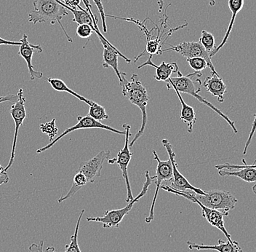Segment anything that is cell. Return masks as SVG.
I'll use <instances>...</instances> for the list:
<instances>
[{
  "label": "cell",
  "instance_id": "277c9868",
  "mask_svg": "<svg viewBox=\"0 0 256 252\" xmlns=\"http://www.w3.org/2000/svg\"><path fill=\"white\" fill-rule=\"evenodd\" d=\"M145 173L146 181L144 182L142 192L132 201L129 202L126 207L120 208V209L104 211V215L102 217L100 216V217H87V221L102 223L104 228H118L119 227L120 223L124 219V216L131 211L134 203L138 201L139 199L142 198L146 193L152 181L155 180V176H152V177L150 176L148 171H146Z\"/></svg>",
  "mask_w": 256,
  "mask_h": 252
},
{
  "label": "cell",
  "instance_id": "8fae6325",
  "mask_svg": "<svg viewBox=\"0 0 256 252\" xmlns=\"http://www.w3.org/2000/svg\"><path fill=\"white\" fill-rule=\"evenodd\" d=\"M168 51H174V52L178 53L186 59L194 57L202 58L207 62L208 67L210 69L211 73L218 75L216 71L215 67L212 63L209 53L206 51L199 41L183 42L176 46H170L169 48L162 51V53L168 52Z\"/></svg>",
  "mask_w": 256,
  "mask_h": 252
},
{
  "label": "cell",
  "instance_id": "ffe728a7",
  "mask_svg": "<svg viewBox=\"0 0 256 252\" xmlns=\"http://www.w3.org/2000/svg\"><path fill=\"white\" fill-rule=\"evenodd\" d=\"M180 100V104H182V112H180V120L186 123L187 126V130L190 134H192L194 129V125L196 123V118L195 111L194 110L193 107L191 106L188 105L182 98V95L177 91L174 90Z\"/></svg>",
  "mask_w": 256,
  "mask_h": 252
},
{
  "label": "cell",
  "instance_id": "603a6c76",
  "mask_svg": "<svg viewBox=\"0 0 256 252\" xmlns=\"http://www.w3.org/2000/svg\"><path fill=\"white\" fill-rule=\"evenodd\" d=\"M88 181L86 176L82 173L76 171V174L74 176L73 184L71 189L64 196H62L58 200L59 203H62L64 200H68L70 197H73L80 189L82 188L84 186L87 185Z\"/></svg>",
  "mask_w": 256,
  "mask_h": 252
},
{
  "label": "cell",
  "instance_id": "f1b7e54d",
  "mask_svg": "<svg viewBox=\"0 0 256 252\" xmlns=\"http://www.w3.org/2000/svg\"><path fill=\"white\" fill-rule=\"evenodd\" d=\"M94 33H95V29L87 24H82L78 25L76 35L82 39H89Z\"/></svg>",
  "mask_w": 256,
  "mask_h": 252
},
{
  "label": "cell",
  "instance_id": "4316f807",
  "mask_svg": "<svg viewBox=\"0 0 256 252\" xmlns=\"http://www.w3.org/2000/svg\"><path fill=\"white\" fill-rule=\"evenodd\" d=\"M88 115L98 122L108 119V115H107L103 106L99 105L98 104L94 102H92V105L90 106Z\"/></svg>",
  "mask_w": 256,
  "mask_h": 252
},
{
  "label": "cell",
  "instance_id": "ac0fdd59",
  "mask_svg": "<svg viewBox=\"0 0 256 252\" xmlns=\"http://www.w3.org/2000/svg\"><path fill=\"white\" fill-rule=\"evenodd\" d=\"M152 56H150L146 62L138 66V69L142 68L146 66H152V67L156 68V75H155V79L158 81H167L171 75L174 73H177L178 72V67L176 62H171V63H166V62H162L160 66L156 65L152 62Z\"/></svg>",
  "mask_w": 256,
  "mask_h": 252
},
{
  "label": "cell",
  "instance_id": "7c38bea8",
  "mask_svg": "<svg viewBox=\"0 0 256 252\" xmlns=\"http://www.w3.org/2000/svg\"><path fill=\"white\" fill-rule=\"evenodd\" d=\"M122 126L124 129V132H126V135H124L126 136V143H124L123 148L118 152L116 158H115V163H118V166H119L122 173V177L124 178V181H126L128 192L126 201L129 203L134 199L128 172V165H129L132 155H134L130 150V147H129L130 137L132 136V134L130 133L131 126L130 125L124 123Z\"/></svg>",
  "mask_w": 256,
  "mask_h": 252
},
{
  "label": "cell",
  "instance_id": "83f0119b",
  "mask_svg": "<svg viewBox=\"0 0 256 252\" xmlns=\"http://www.w3.org/2000/svg\"><path fill=\"white\" fill-rule=\"evenodd\" d=\"M186 61L194 72H202L208 67L207 62L202 58H191V59H187Z\"/></svg>",
  "mask_w": 256,
  "mask_h": 252
},
{
  "label": "cell",
  "instance_id": "7402d4cb",
  "mask_svg": "<svg viewBox=\"0 0 256 252\" xmlns=\"http://www.w3.org/2000/svg\"><path fill=\"white\" fill-rule=\"evenodd\" d=\"M48 83L50 84L52 88H54L56 91H58V92H66L68 94L72 95V96L76 97V99L82 101L88 105L91 106L92 104V101L89 100V99H86L84 96H81V95L78 94V93L74 91L73 90L70 89L68 86H66L63 80L60 79H57V78H49L47 79Z\"/></svg>",
  "mask_w": 256,
  "mask_h": 252
},
{
  "label": "cell",
  "instance_id": "4fadbf2b",
  "mask_svg": "<svg viewBox=\"0 0 256 252\" xmlns=\"http://www.w3.org/2000/svg\"><path fill=\"white\" fill-rule=\"evenodd\" d=\"M110 150H102L94 158L80 164L78 172L82 173L87 178L88 183L95 182L96 179L100 177L104 161L110 156Z\"/></svg>",
  "mask_w": 256,
  "mask_h": 252
},
{
  "label": "cell",
  "instance_id": "f35d334b",
  "mask_svg": "<svg viewBox=\"0 0 256 252\" xmlns=\"http://www.w3.org/2000/svg\"><path fill=\"white\" fill-rule=\"evenodd\" d=\"M158 5H159V12L161 13L163 9V6H164V2L163 0H158Z\"/></svg>",
  "mask_w": 256,
  "mask_h": 252
},
{
  "label": "cell",
  "instance_id": "836d02e7",
  "mask_svg": "<svg viewBox=\"0 0 256 252\" xmlns=\"http://www.w3.org/2000/svg\"><path fill=\"white\" fill-rule=\"evenodd\" d=\"M62 6H66L73 9H76L80 6L82 0H57Z\"/></svg>",
  "mask_w": 256,
  "mask_h": 252
},
{
  "label": "cell",
  "instance_id": "9c48e42d",
  "mask_svg": "<svg viewBox=\"0 0 256 252\" xmlns=\"http://www.w3.org/2000/svg\"><path fill=\"white\" fill-rule=\"evenodd\" d=\"M162 144L167 150L169 159L172 165L174 177H172V181H171L170 185H169V187L176 189V190L180 191V192H186L187 190H190L193 191L195 193L200 194V195H204L206 191L194 187L191 183L188 181V179L179 171L177 163L176 161V154L172 150V146L170 142L168 139H164L162 140Z\"/></svg>",
  "mask_w": 256,
  "mask_h": 252
},
{
  "label": "cell",
  "instance_id": "8d00e7d4",
  "mask_svg": "<svg viewBox=\"0 0 256 252\" xmlns=\"http://www.w3.org/2000/svg\"><path fill=\"white\" fill-rule=\"evenodd\" d=\"M3 45H6V46H20L22 45V42L9 41V40H6L0 38V46H3Z\"/></svg>",
  "mask_w": 256,
  "mask_h": 252
},
{
  "label": "cell",
  "instance_id": "8992f818",
  "mask_svg": "<svg viewBox=\"0 0 256 252\" xmlns=\"http://www.w3.org/2000/svg\"><path fill=\"white\" fill-rule=\"evenodd\" d=\"M161 188L164 190L167 191L170 193L176 194V195H180V196L184 197V198L193 202V203H196L202 209V215L203 217L206 219L214 227H216L222 231V232L226 237L227 240L231 243H234V240H232V235L228 233L227 229L225 227V222H224V216H227L228 213L223 212V211H217V210L211 209V208H208L200 203L192 195L191 192L186 191V192H180V191L176 190L171 188L169 186H161Z\"/></svg>",
  "mask_w": 256,
  "mask_h": 252
},
{
  "label": "cell",
  "instance_id": "ab89813d",
  "mask_svg": "<svg viewBox=\"0 0 256 252\" xmlns=\"http://www.w3.org/2000/svg\"><path fill=\"white\" fill-rule=\"evenodd\" d=\"M216 5V0H210V6H215Z\"/></svg>",
  "mask_w": 256,
  "mask_h": 252
},
{
  "label": "cell",
  "instance_id": "7a4b0ae2",
  "mask_svg": "<svg viewBox=\"0 0 256 252\" xmlns=\"http://www.w3.org/2000/svg\"><path fill=\"white\" fill-rule=\"evenodd\" d=\"M178 76L176 78H170L169 79L166 81V87L168 90L174 89L177 90L180 94H186L191 95L192 96L198 99L202 104H204L207 107L214 110L217 113L219 116L224 118L227 122L228 125L231 126L232 131L234 134H238V130L236 126H235V123L230 120L228 117H227L224 112L215 107L214 104L208 102L207 99H204L203 96H200L199 92L200 91V87L196 88L192 78L193 77H202V72H194V73L190 74L186 76H183L180 72H177Z\"/></svg>",
  "mask_w": 256,
  "mask_h": 252
},
{
  "label": "cell",
  "instance_id": "d6a6232c",
  "mask_svg": "<svg viewBox=\"0 0 256 252\" xmlns=\"http://www.w3.org/2000/svg\"><path fill=\"white\" fill-rule=\"evenodd\" d=\"M250 131V134L248 135V138L247 141H246V145H244V150H243V155H246L247 154L248 147H249L250 144L252 142V137H254V134H255L256 131V113L254 115V121H252V126H251Z\"/></svg>",
  "mask_w": 256,
  "mask_h": 252
},
{
  "label": "cell",
  "instance_id": "9a60e30c",
  "mask_svg": "<svg viewBox=\"0 0 256 252\" xmlns=\"http://www.w3.org/2000/svg\"><path fill=\"white\" fill-rule=\"evenodd\" d=\"M20 42H22V45H20V48H19L18 54L26 62L28 73L30 75V79L32 80H34L35 78L40 79V78H42L43 73L42 72L36 71L34 70V67L32 64V58H33L35 51H38V53L42 52V48L40 45L31 44L28 41V36L26 34H24Z\"/></svg>",
  "mask_w": 256,
  "mask_h": 252
},
{
  "label": "cell",
  "instance_id": "6da1fadb",
  "mask_svg": "<svg viewBox=\"0 0 256 252\" xmlns=\"http://www.w3.org/2000/svg\"><path fill=\"white\" fill-rule=\"evenodd\" d=\"M126 73L121 72L122 82L120 86L122 88V94L130 101V102L136 105L140 109L142 115V123L140 129L136 134L135 137L130 142L129 147H132L136 141L143 136L146 127L147 120V105H148V93L145 87L143 86L138 75L132 74L131 76L130 81L126 79Z\"/></svg>",
  "mask_w": 256,
  "mask_h": 252
},
{
  "label": "cell",
  "instance_id": "44dd1931",
  "mask_svg": "<svg viewBox=\"0 0 256 252\" xmlns=\"http://www.w3.org/2000/svg\"><path fill=\"white\" fill-rule=\"evenodd\" d=\"M218 174L222 177L236 176L246 182L252 183L256 181V168H241L235 171H227L226 169L219 170Z\"/></svg>",
  "mask_w": 256,
  "mask_h": 252
},
{
  "label": "cell",
  "instance_id": "52a82bcc",
  "mask_svg": "<svg viewBox=\"0 0 256 252\" xmlns=\"http://www.w3.org/2000/svg\"><path fill=\"white\" fill-rule=\"evenodd\" d=\"M78 123H76V125L67 128L64 133H62L60 136L56 138V139H54V140H52V142L50 143V144H48L47 145L42 147V148L38 149V150H36V153H41V152L49 150V149H50L54 144H56V143L58 142L59 140H60L62 138H64V136H66L67 134H70V133L74 132V131H78V130L98 128V129L106 130V131H111V132L115 133V134L126 135L124 131H119V130L116 129V128H114L111 126L103 124L102 122H98L97 121V120H94V118H91L89 115H87V116L84 117L81 116V115H78Z\"/></svg>",
  "mask_w": 256,
  "mask_h": 252
},
{
  "label": "cell",
  "instance_id": "d4e9b609",
  "mask_svg": "<svg viewBox=\"0 0 256 252\" xmlns=\"http://www.w3.org/2000/svg\"><path fill=\"white\" fill-rule=\"evenodd\" d=\"M84 211H86V210L82 209L80 213L76 227H75L74 233L72 235L71 241H70V244L66 245L65 252H82L80 250L79 243H78V233H79L80 222H81L82 218Z\"/></svg>",
  "mask_w": 256,
  "mask_h": 252
},
{
  "label": "cell",
  "instance_id": "2e32d148",
  "mask_svg": "<svg viewBox=\"0 0 256 252\" xmlns=\"http://www.w3.org/2000/svg\"><path fill=\"white\" fill-rule=\"evenodd\" d=\"M203 86L206 88L208 93L217 98L218 102H224V94L226 92V86L219 75L211 73L210 76L206 78L203 83Z\"/></svg>",
  "mask_w": 256,
  "mask_h": 252
},
{
  "label": "cell",
  "instance_id": "1f68e13d",
  "mask_svg": "<svg viewBox=\"0 0 256 252\" xmlns=\"http://www.w3.org/2000/svg\"><path fill=\"white\" fill-rule=\"evenodd\" d=\"M92 1L95 3L96 7H97L98 10L99 14H100V16H102V28H103V31L104 33H106L107 27L106 23V15L105 12H104L103 3H102V0H92Z\"/></svg>",
  "mask_w": 256,
  "mask_h": 252
},
{
  "label": "cell",
  "instance_id": "60d3db41",
  "mask_svg": "<svg viewBox=\"0 0 256 252\" xmlns=\"http://www.w3.org/2000/svg\"><path fill=\"white\" fill-rule=\"evenodd\" d=\"M252 192L256 195V184L255 185L252 186Z\"/></svg>",
  "mask_w": 256,
  "mask_h": 252
},
{
  "label": "cell",
  "instance_id": "5b68a950",
  "mask_svg": "<svg viewBox=\"0 0 256 252\" xmlns=\"http://www.w3.org/2000/svg\"><path fill=\"white\" fill-rule=\"evenodd\" d=\"M191 194L200 203L211 209L228 213L234 209L238 200L228 191L212 189L206 191L204 195H200L192 191Z\"/></svg>",
  "mask_w": 256,
  "mask_h": 252
},
{
  "label": "cell",
  "instance_id": "ba28073f",
  "mask_svg": "<svg viewBox=\"0 0 256 252\" xmlns=\"http://www.w3.org/2000/svg\"><path fill=\"white\" fill-rule=\"evenodd\" d=\"M154 155V160L158 162V166L156 169V176H155V180H156V190H155L153 200H152V205L150 207V214L145 219L146 223H151L154 219V206L156 203V198H158L159 189L161 187L162 183L164 181L172 180L174 177V173H172V165L170 160L168 159L167 160H160L159 156L156 151L153 150L152 152Z\"/></svg>",
  "mask_w": 256,
  "mask_h": 252
},
{
  "label": "cell",
  "instance_id": "5bb4252c",
  "mask_svg": "<svg viewBox=\"0 0 256 252\" xmlns=\"http://www.w3.org/2000/svg\"><path fill=\"white\" fill-rule=\"evenodd\" d=\"M99 40H100V42L103 45L104 47V62L102 66L105 69L112 67L115 74H116V76H118L120 83L122 82V78L121 72L120 71L119 68H118V56H120V57L124 59L128 64L130 63L131 60L123 55L114 46H112L111 43L106 39L104 37L103 38H99Z\"/></svg>",
  "mask_w": 256,
  "mask_h": 252
},
{
  "label": "cell",
  "instance_id": "b9f144b4",
  "mask_svg": "<svg viewBox=\"0 0 256 252\" xmlns=\"http://www.w3.org/2000/svg\"><path fill=\"white\" fill-rule=\"evenodd\" d=\"M4 167H2V165H0V174L4 171Z\"/></svg>",
  "mask_w": 256,
  "mask_h": 252
},
{
  "label": "cell",
  "instance_id": "f546056e",
  "mask_svg": "<svg viewBox=\"0 0 256 252\" xmlns=\"http://www.w3.org/2000/svg\"><path fill=\"white\" fill-rule=\"evenodd\" d=\"M242 161L243 163H244V165H242V166H240V165L230 164V163H224V164L216 165L215 167L216 169L218 170V171L219 170L223 169L231 170L232 171V170L240 169V168H256V160L255 161V163H254V164L251 165H248L244 159H242Z\"/></svg>",
  "mask_w": 256,
  "mask_h": 252
},
{
  "label": "cell",
  "instance_id": "e0dca14e",
  "mask_svg": "<svg viewBox=\"0 0 256 252\" xmlns=\"http://www.w3.org/2000/svg\"><path fill=\"white\" fill-rule=\"evenodd\" d=\"M187 245H188V248L190 250L196 249V250H214L218 252H242L241 247L239 243L236 241L231 243V242L224 241L222 239H219L218 240V244L216 245H204V244H196L188 240L187 241Z\"/></svg>",
  "mask_w": 256,
  "mask_h": 252
},
{
  "label": "cell",
  "instance_id": "74e56055",
  "mask_svg": "<svg viewBox=\"0 0 256 252\" xmlns=\"http://www.w3.org/2000/svg\"><path fill=\"white\" fill-rule=\"evenodd\" d=\"M9 176H8L7 171H3L0 174V186L2 185V184H8L9 182Z\"/></svg>",
  "mask_w": 256,
  "mask_h": 252
},
{
  "label": "cell",
  "instance_id": "cb8c5ba5",
  "mask_svg": "<svg viewBox=\"0 0 256 252\" xmlns=\"http://www.w3.org/2000/svg\"><path fill=\"white\" fill-rule=\"evenodd\" d=\"M66 8L67 10H70V11L73 14L74 19H72V22H75L78 25H82V24H87V25L90 26L92 28H94V20H92V16L88 12L87 9H83L81 6H80L79 9H73L64 6Z\"/></svg>",
  "mask_w": 256,
  "mask_h": 252
},
{
  "label": "cell",
  "instance_id": "30bf717a",
  "mask_svg": "<svg viewBox=\"0 0 256 252\" xmlns=\"http://www.w3.org/2000/svg\"><path fill=\"white\" fill-rule=\"evenodd\" d=\"M26 99L24 96V90L20 88L18 94V99L15 104L11 106L10 115L15 123V132H14V141H12V152L8 166L4 168V171H7L12 167L16 156V144H17L18 135L19 129L23 124L24 120L26 118V111L25 107Z\"/></svg>",
  "mask_w": 256,
  "mask_h": 252
},
{
  "label": "cell",
  "instance_id": "d590c367",
  "mask_svg": "<svg viewBox=\"0 0 256 252\" xmlns=\"http://www.w3.org/2000/svg\"><path fill=\"white\" fill-rule=\"evenodd\" d=\"M18 99V95L9 94L7 96H0V104L8 102L15 103Z\"/></svg>",
  "mask_w": 256,
  "mask_h": 252
},
{
  "label": "cell",
  "instance_id": "4dcf8cb0",
  "mask_svg": "<svg viewBox=\"0 0 256 252\" xmlns=\"http://www.w3.org/2000/svg\"><path fill=\"white\" fill-rule=\"evenodd\" d=\"M28 252H56V248L52 246H50L48 247L47 248H44V240H41L39 244L32 243V244L28 247Z\"/></svg>",
  "mask_w": 256,
  "mask_h": 252
},
{
  "label": "cell",
  "instance_id": "e575fe53",
  "mask_svg": "<svg viewBox=\"0 0 256 252\" xmlns=\"http://www.w3.org/2000/svg\"><path fill=\"white\" fill-rule=\"evenodd\" d=\"M55 120V119H54V120H52V121H51L50 123L44 124V126L48 128V131L46 132V134H48V136H50V140H52V138H54V136H55V135L52 134V132L55 134H57L58 128L56 127Z\"/></svg>",
  "mask_w": 256,
  "mask_h": 252
},
{
  "label": "cell",
  "instance_id": "3957f363",
  "mask_svg": "<svg viewBox=\"0 0 256 252\" xmlns=\"http://www.w3.org/2000/svg\"><path fill=\"white\" fill-rule=\"evenodd\" d=\"M33 6V11L28 14V22L34 24L49 22L52 25L58 23L67 40L70 43L73 42L60 22L64 16H68L66 8L64 7L57 0H34Z\"/></svg>",
  "mask_w": 256,
  "mask_h": 252
},
{
  "label": "cell",
  "instance_id": "d6986e66",
  "mask_svg": "<svg viewBox=\"0 0 256 252\" xmlns=\"http://www.w3.org/2000/svg\"><path fill=\"white\" fill-rule=\"evenodd\" d=\"M228 5L232 14L231 22H230V25H228V30H227L225 37L224 38L223 41L218 47H216L215 51L210 54L211 58L214 57L220 51V48H223L224 45H226V43L228 41V37H230V33H231L232 29H233L234 24L235 18L244 6V0H228Z\"/></svg>",
  "mask_w": 256,
  "mask_h": 252
},
{
  "label": "cell",
  "instance_id": "484cf974",
  "mask_svg": "<svg viewBox=\"0 0 256 252\" xmlns=\"http://www.w3.org/2000/svg\"><path fill=\"white\" fill-rule=\"evenodd\" d=\"M199 42L201 43L203 48L206 49V51L209 53L210 56L215 51L216 48L215 38H214V35L210 33V32L206 31V30H203V31L202 32L201 37H200Z\"/></svg>",
  "mask_w": 256,
  "mask_h": 252
}]
</instances>
